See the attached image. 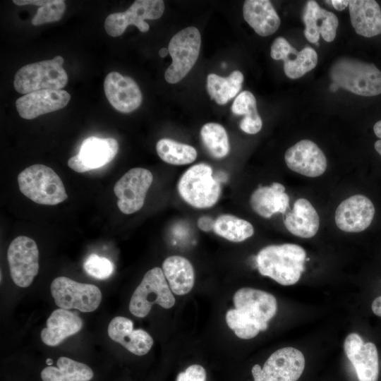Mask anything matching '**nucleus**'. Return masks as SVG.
<instances>
[{"label": "nucleus", "instance_id": "38", "mask_svg": "<svg viewBox=\"0 0 381 381\" xmlns=\"http://www.w3.org/2000/svg\"><path fill=\"white\" fill-rule=\"evenodd\" d=\"M214 221L208 216H202L198 220V226L203 231L208 232L213 230Z\"/></svg>", "mask_w": 381, "mask_h": 381}, {"label": "nucleus", "instance_id": "6", "mask_svg": "<svg viewBox=\"0 0 381 381\" xmlns=\"http://www.w3.org/2000/svg\"><path fill=\"white\" fill-rule=\"evenodd\" d=\"M64 61L62 56H56L21 67L15 75V90L25 95L41 90H61L68 83Z\"/></svg>", "mask_w": 381, "mask_h": 381}, {"label": "nucleus", "instance_id": "42", "mask_svg": "<svg viewBox=\"0 0 381 381\" xmlns=\"http://www.w3.org/2000/svg\"><path fill=\"white\" fill-rule=\"evenodd\" d=\"M176 381H189V380L187 378L185 372H181L178 375Z\"/></svg>", "mask_w": 381, "mask_h": 381}, {"label": "nucleus", "instance_id": "20", "mask_svg": "<svg viewBox=\"0 0 381 381\" xmlns=\"http://www.w3.org/2000/svg\"><path fill=\"white\" fill-rule=\"evenodd\" d=\"M70 99L71 95L66 90H41L19 97L16 102V106L20 117L33 119L65 107Z\"/></svg>", "mask_w": 381, "mask_h": 381}, {"label": "nucleus", "instance_id": "28", "mask_svg": "<svg viewBox=\"0 0 381 381\" xmlns=\"http://www.w3.org/2000/svg\"><path fill=\"white\" fill-rule=\"evenodd\" d=\"M162 271L173 293L184 295L191 291L195 273L188 259L180 255L169 256L163 262Z\"/></svg>", "mask_w": 381, "mask_h": 381}, {"label": "nucleus", "instance_id": "22", "mask_svg": "<svg viewBox=\"0 0 381 381\" xmlns=\"http://www.w3.org/2000/svg\"><path fill=\"white\" fill-rule=\"evenodd\" d=\"M109 338L137 356L146 354L153 344L152 337L142 329H133V322L125 317L116 316L108 326Z\"/></svg>", "mask_w": 381, "mask_h": 381}, {"label": "nucleus", "instance_id": "33", "mask_svg": "<svg viewBox=\"0 0 381 381\" xmlns=\"http://www.w3.org/2000/svg\"><path fill=\"white\" fill-rule=\"evenodd\" d=\"M156 150L164 162L174 165L188 164L197 157V151L193 147L169 138L158 140Z\"/></svg>", "mask_w": 381, "mask_h": 381}, {"label": "nucleus", "instance_id": "41", "mask_svg": "<svg viewBox=\"0 0 381 381\" xmlns=\"http://www.w3.org/2000/svg\"><path fill=\"white\" fill-rule=\"evenodd\" d=\"M373 131L375 134V135L381 139V120L377 121L374 126H373Z\"/></svg>", "mask_w": 381, "mask_h": 381}, {"label": "nucleus", "instance_id": "17", "mask_svg": "<svg viewBox=\"0 0 381 381\" xmlns=\"http://www.w3.org/2000/svg\"><path fill=\"white\" fill-rule=\"evenodd\" d=\"M344 349L359 381H377L378 353L373 343H364L358 334L351 333L346 337Z\"/></svg>", "mask_w": 381, "mask_h": 381}, {"label": "nucleus", "instance_id": "36", "mask_svg": "<svg viewBox=\"0 0 381 381\" xmlns=\"http://www.w3.org/2000/svg\"><path fill=\"white\" fill-rule=\"evenodd\" d=\"M83 267L90 276L98 279L109 278L114 271V265L109 259L95 253L87 258Z\"/></svg>", "mask_w": 381, "mask_h": 381}, {"label": "nucleus", "instance_id": "30", "mask_svg": "<svg viewBox=\"0 0 381 381\" xmlns=\"http://www.w3.org/2000/svg\"><path fill=\"white\" fill-rule=\"evenodd\" d=\"M243 75L239 71H233L228 77L210 73L207 78V90L212 99L219 104H225L241 90Z\"/></svg>", "mask_w": 381, "mask_h": 381}, {"label": "nucleus", "instance_id": "10", "mask_svg": "<svg viewBox=\"0 0 381 381\" xmlns=\"http://www.w3.org/2000/svg\"><path fill=\"white\" fill-rule=\"evenodd\" d=\"M304 368L303 354L297 349L284 347L271 354L262 368L254 365L251 372L254 381H296Z\"/></svg>", "mask_w": 381, "mask_h": 381}, {"label": "nucleus", "instance_id": "18", "mask_svg": "<svg viewBox=\"0 0 381 381\" xmlns=\"http://www.w3.org/2000/svg\"><path fill=\"white\" fill-rule=\"evenodd\" d=\"M104 90L110 104L121 113H130L141 104L143 96L136 82L119 72L112 71L107 74L104 81Z\"/></svg>", "mask_w": 381, "mask_h": 381}, {"label": "nucleus", "instance_id": "35", "mask_svg": "<svg viewBox=\"0 0 381 381\" xmlns=\"http://www.w3.org/2000/svg\"><path fill=\"white\" fill-rule=\"evenodd\" d=\"M66 9L64 0H49V2L40 6L32 20L33 25H40L47 23L59 20Z\"/></svg>", "mask_w": 381, "mask_h": 381}, {"label": "nucleus", "instance_id": "45", "mask_svg": "<svg viewBox=\"0 0 381 381\" xmlns=\"http://www.w3.org/2000/svg\"><path fill=\"white\" fill-rule=\"evenodd\" d=\"M46 363L48 365V366H51L53 364V361L52 358H47L46 360Z\"/></svg>", "mask_w": 381, "mask_h": 381}, {"label": "nucleus", "instance_id": "11", "mask_svg": "<svg viewBox=\"0 0 381 381\" xmlns=\"http://www.w3.org/2000/svg\"><path fill=\"white\" fill-rule=\"evenodd\" d=\"M7 259L13 282L20 287L29 286L39 270V251L35 241L19 236L10 243Z\"/></svg>", "mask_w": 381, "mask_h": 381}, {"label": "nucleus", "instance_id": "40", "mask_svg": "<svg viewBox=\"0 0 381 381\" xmlns=\"http://www.w3.org/2000/svg\"><path fill=\"white\" fill-rule=\"evenodd\" d=\"M372 310L377 316L381 317V296L377 297L372 303Z\"/></svg>", "mask_w": 381, "mask_h": 381}, {"label": "nucleus", "instance_id": "13", "mask_svg": "<svg viewBox=\"0 0 381 381\" xmlns=\"http://www.w3.org/2000/svg\"><path fill=\"white\" fill-rule=\"evenodd\" d=\"M152 181V174L145 168L135 167L125 173L114 187L120 211L131 214L140 210Z\"/></svg>", "mask_w": 381, "mask_h": 381}, {"label": "nucleus", "instance_id": "31", "mask_svg": "<svg viewBox=\"0 0 381 381\" xmlns=\"http://www.w3.org/2000/svg\"><path fill=\"white\" fill-rule=\"evenodd\" d=\"M231 111L236 115H244L240 128L245 133L255 134L261 130L262 121L258 113L256 99L250 92H241L234 99Z\"/></svg>", "mask_w": 381, "mask_h": 381}, {"label": "nucleus", "instance_id": "7", "mask_svg": "<svg viewBox=\"0 0 381 381\" xmlns=\"http://www.w3.org/2000/svg\"><path fill=\"white\" fill-rule=\"evenodd\" d=\"M155 303L167 309L175 303V298L159 267H154L144 275L132 294L129 310L136 317L144 318Z\"/></svg>", "mask_w": 381, "mask_h": 381}, {"label": "nucleus", "instance_id": "21", "mask_svg": "<svg viewBox=\"0 0 381 381\" xmlns=\"http://www.w3.org/2000/svg\"><path fill=\"white\" fill-rule=\"evenodd\" d=\"M303 20L304 35L311 43H318L320 35L325 41L332 42L337 34L339 20L337 16L321 8L315 1H308L304 8Z\"/></svg>", "mask_w": 381, "mask_h": 381}, {"label": "nucleus", "instance_id": "37", "mask_svg": "<svg viewBox=\"0 0 381 381\" xmlns=\"http://www.w3.org/2000/svg\"><path fill=\"white\" fill-rule=\"evenodd\" d=\"M185 374L189 381H205L206 371L205 368L198 364L188 366Z\"/></svg>", "mask_w": 381, "mask_h": 381}, {"label": "nucleus", "instance_id": "24", "mask_svg": "<svg viewBox=\"0 0 381 381\" xmlns=\"http://www.w3.org/2000/svg\"><path fill=\"white\" fill-rule=\"evenodd\" d=\"M351 22L355 32L365 37L381 34V8L374 0H351Z\"/></svg>", "mask_w": 381, "mask_h": 381}, {"label": "nucleus", "instance_id": "27", "mask_svg": "<svg viewBox=\"0 0 381 381\" xmlns=\"http://www.w3.org/2000/svg\"><path fill=\"white\" fill-rule=\"evenodd\" d=\"M250 204L258 214L270 218L274 214H284L289 205V195L284 186L279 183H273L270 186L257 188L251 195Z\"/></svg>", "mask_w": 381, "mask_h": 381}, {"label": "nucleus", "instance_id": "12", "mask_svg": "<svg viewBox=\"0 0 381 381\" xmlns=\"http://www.w3.org/2000/svg\"><path fill=\"white\" fill-rule=\"evenodd\" d=\"M164 11L162 0H136L124 12L109 14L104 21V29L111 37L121 35L130 25L145 32L150 29L145 19L159 18Z\"/></svg>", "mask_w": 381, "mask_h": 381}, {"label": "nucleus", "instance_id": "19", "mask_svg": "<svg viewBox=\"0 0 381 381\" xmlns=\"http://www.w3.org/2000/svg\"><path fill=\"white\" fill-rule=\"evenodd\" d=\"M296 48L282 37H277L271 45L270 56L274 60L284 61V71L286 75L291 79L302 77L313 69L318 63V54L314 49L310 47L303 48L295 54Z\"/></svg>", "mask_w": 381, "mask_h": 381}, {"label": "nucleus", "instance_id": "1", "mask_svg": "<svg viewBox=\"0 0 381 381\" xmlns=\"http://www.w3.org/2000/svg\"><path fill=\"white\" fill-rule=\"evenodd\" d=\"M233 300L235 308L226 312V321L241 339L253 338L260 331L265 330L268 321L277 313L275 297L265 291L241 288L234 294Z\"/></svg>", "mask_w": 381, "mask_h": 381}, {"label": "nucleus", "instance_id": "14", "mask_svg": "<svg viewBox=\"0 0 381 381\" xmlns=\"http://www.w3.org/2000/svg\"><path fill=\"white\" fill-rule=\"evenodd\" d=\"M118 150L116 139L91 136L83 141L78 154L68 159V166L76 172L84 173L109 163Z\"/></svg>", "mask_w": 381, "mask_h": 381}, {"label": "nucleus", "instance_id": "8", "mask_svg": "<svg viewBox=\"0 0 381 381\" xmlns=\"http://www.w3.org/2000/svg\"><path fill=\"white\" fill-rule=\"evenodd\" d=\"M200 46V33L195 27L186 28L172 37L168 46L172 63L164 73L167 83H176L188 74L197 61Z\"/></svg>", "mask_w": 381, "mask_h": 381}, {"label": "nucleus", "instance_id": "34", "mask_svg": "<svg viewBox=\"0 0 381 381\" xmlns=\"http://www.w3.org/2000/svg\"><path fill=\"white\" fill-rule=\"evenodd\" d=\"M200 137L204 146L212 157L221 159L229 154V138L222 125L217 123L205 124L200 130Z\"/></svg>", "mask_w": 381, "mask_h": 381}, {"label": "nucleus", "instance_id": "4", "mask_svg": "<svg viewBox=\"0 0 381 381\" xmlns=\"http://www.w3.org/2000/svg\"><path fill=\"white\" fill-rule=\"evenodd\" d=\"M20 192L32 201L45 205H55L68 198L63 181L49 167L34 164L18 176Z\"/></svg>", "mask_w": 381, "mask_h": 381}, {"label": "nucleus", "instance_id": "16", "mask_svg": "<svg viewBox=\"0 0 381 381\" xmlns=\"http://www.w3.org/2000/svg\"><path fill=\"white\" fill-rule=\"evenodd\" d=\"M284 159L291 170L308 177L319 176L327 169L325 154L314 142L307 139L289 147Z\"/></svg>", "mask_w": 381, "mask_h": 381}, {"label": "nucleus", "instance_id": "43", "mask_svg": "<svg viewBox=\"0 0 381 381\" xmlns=\"http://www.w3.org/2000/svg\"><path fill=\"white\" fill-rule=\"evenodd\" d=\"M374 147L377 152L381 155V139L375 143Z\"/></svg>", "mask_w": 381, "mask_h": 381}, {"label": "nucleus", "instance_id": "3", "mask_svg": "<svg viewBox=\"0 0 381 381\" xmlns=\"http://www.w3.org/2000/svg\"><path fill=\"white\" fill-rule=\"evenodd\" d=\"M332 83L353 94L373 97L381 94V71L373 64L341 58L329 71Z\"/></svg>", "mask_w": 381, "mask_h": 381}, {"label": "nucleus", "instance_id": "29", "mask_svg": "<svg viewBox=\"0 0 381 381\" xmlns=\"http://www.w3.org/2000/svg\"><path fill=\"white\" fill-rule=\"evenodd\" d=\"M56 365L42 370V381H90L94 375L88 365L68 357H60Z\"/></svg>", "mask_w": 381, "mask_h": 381}, {"label": "nucleus", "instance_id": "2", "mask_svg": "<svg viewBox=\"0 0 381 381\" xmlns=\"http://www.w3.org/2000/svg\"><path fill=\"white\" fill-rule=\"evenodd\" d=\"M305 250L294 243L270 245L262 248L256 258L259 272L277 283L289 286L296 284L305 270Z\"/></svg>", "mask_w": 381, "mask_h": 381}, {"label": "nucleus", "instance_id": "5", "mask_svg": "<svg viewBox=\"0 0 381 381\" xmlns=\"http://www.w3.org/2000/svg\"><path fill=\"white\" fill-rule=\"evenodd\" d=\"M177 188L182 199L198 209L214 206L221 194L220 184L213 176L212 167L205 163L195 164L183 172Z\"/></svg>", "mask_w": 381, "mask_h": 381}, {"label": "nucleus", "instance_id": "26", "mask_svg": "<svg viewBox=\"0 0 381 381\" xmlns=\"http://www.w3.org/2000/svg\"><path fill=\"white\" fill-rule=\"evenodd\" d=\"M243 15L255 32L262 37L274 33L281 23L278 14L268 0L245 1Z\"/></svg>", "mask_w": 381, "mask_h": 381}, {"label": "nucleus", "instance_id": "15", "mask_svg": "<svg viewBox=\"0 0 381 381\" xmlns=\"http://www.w3.org/2000/svg\"><path fill=\"white\" fill-rule=\"evenodd\" d=\"M372 201L363 195H354L343 200L335 212L338 228L346 232H361L371 224L375 215Z\"/></svg>", "mask_w": 381, "mask_h": 381}, {"label": "nucleus", "instance_id": "44", "mask_svg": "<svg viewBox=\"0 0 381 381\" xmlns=\"http://www.w3.org/2000/svg\"><path fill=\"white\" fill-rule=\"evenodd\" d=\"M169 54L168 48H161L159 51V55L160 57H165Z\"/></svg>", "mask_w": 381, "mask_h": 381}, {"label": "nucleus", "instance_id": "32", "mask_svg": "<svg viewBox=\"0 0 381 381\" xmlns=\"http://www.w3.org/2000/svg\"><path fill=\"white\" fill-rule=\"evenodd\" d=\"M214 233L231 242H241L254 234L253 225L248 221L232 214H222L214 223Z\"/></svg>", "mask_w": 381, "mask_h": 381}, {"label": "nucleus", "instance_id": "39", "mask_svg": "<svg viewBox=\"0 0 381 381\" xmlns=\"http://www.w3.org/2000/svg\"><path fill=\"white\" fill-rule=\"evenodd\" d=\"M332 6L337 11H342L346 7L349 6V1L348 0H332L330 1Z\"/></svg>", "mask_w": 381, "mask_h": 381}, {"label": "nucleus", "instance_id": "9", "mask_svg": "<svg viewBox=\"0 0 381 381\" xmlns=\"http://www.w3.org/2000/svg\"><path fill=\"white\" fill-rule=\"evenodd\" d=\"M50 290L56 305L66 310L92 312L102 301V293L97 286L80 283L66 277L55 278Z\"/></svg>", "mask_w": 381, "mask_h": 381}, {"label": "nucleus", "instance_id": "23", "mask_svg": "<svg viewBox=\"0 0 381 381\" xmlns=\"http://www.w3.org/2000/svg\"><path fill=\"white\" fill-rule=\"evenodd\" d=\"M46 325L41 332V339L46 345L55 346L78 333L83 327V320L76 313L59 308L52 313Z\"/></svg>", "mask_w": 381, "mask_h": 381}, {"label": "nucleus", "instance_id": "25", "mask_svg": "<svg viewBox=\"0 0 381 381\" xmlns=\"http://www.w3.org/2000/svg\"><path fill=\"white\" fill-rule=\"evenodd\" d=\"M284 223L292 234L305 238L314 236L319 229V215L312 204L305 198L296 200L291 211L284 216Z\"/></svg>", "mask_w": 381, "mask_h": 381}]
</instances>
